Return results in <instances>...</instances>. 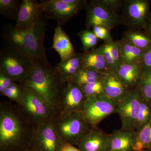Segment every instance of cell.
Segmentation results:
<instances>
[{
    "label": "cell",
    "mask_w": 151,
    "mask_h": 151,
    "mask_svg": "<svg viewBox=\"0 0 151 151\" xmlns=\"http://www.w3.org/2000/svg\"><path fill=\"white\" fill-rule=\"evenodd\" d=\"M15 105L0 103V151H28L34 127Z\"/></svg>",
    "instance_id": "cell-1"
},
{
    "label": "cell",
    "mask_w": 151,
    "mask_h": 151,
    "mask_svg": "<svg viewBox=\"0 0 151 151\" xmlns=\"http://www.w3.org/2000/svg\"><path fill=\"white\" fill-rule=\"evenodd\" d=\"M20 84L37 92L53 114L63 95L66 81L61 77L56 66H52L49 62H35L29 76Z\"/></svg>",
    "instance_id": "cell-2"
},
{
    "label": "cell",
    "mask_w": 151,
    "mask_h": 151,
    "mask_svg": "<svg viewBox=\"0 0 151 151\" xmlns=\"http://www.w3.org/2000/svg\"><path fill=\"white\" fill-rule=\"evenodd\" d=\"M47 19L45 15L35 27L28 30H19L12 24L5 25L1 29L5 46L17 49L35 62H48L44 46Z\"/></svg>",
    "instance_id": "cell-3"
},
{
    "label": "cell",
    "mask_w": 151,
    "mask_h": 151,
    "mask_svg": "<svg viewBox=\"0 0 151 151\" xmlns=\"http://www.w3.org/2000/svg\"><path fill=\"white\" fill-rule=\"evenodd\" d=\"M52 122L64 143L77 145L91 129L80 112H56Z\"/></svg>",
    "instance_id": "cell-4"
},
{
    "label": "cell",
    "mask_w": 151,
    "mask_h": 151,
    "mask_svg": "<svg viewBox=\"0 0 151 151\" xmlns=\"http://www.w3.org/2000/svg\"><path fill=\"white\" fill-rule=\"evenodd\" d=\"M35 61L17 49L5 46L0 50V71L21 84L31 73Z\"/></svg>",
    "instance_id": "cell-5"
},
{
    "label": "cell",
    "mask_w": 151,
    "mask_h": 151,
    "mask_svg": "<svg viewBox=\"0 0 151 151\" xmlns=\"http://www.w3.org/2000/svg\"><path fill=\"white\" fill-rule=\"evenodd\" d=\"M22 86L16 105L23 116L33 126L51 121L53 113L42 97L34 89Z\"/></svg>",
    "instance_id": "cell-6"
},
{
    "label": "cell",
    "mask_w": 151,
    "mask_h": 151,
    "mask_svg": "<svg viewBox=\"0 0 151 151\" xmlns=\"http://www.w3.org/2000/svg\"><path fill=\"white\" fill-rule=\"evenodd\" d=\"M44 14L47 19L64 25L86 6V0H41Z\"/></svg>",
    "instance_id": "cell-7"
},
{
    "label": "cell",
    "mask_w": 151,
    "mask_h": 151,
    "mask_svg": "<svg viewBox=\"0 0 151 151\" xmlns=\"http://www.w3.org/2000/svg\"><path fill=\"white\" fill-rule=\"evenodd\" d=\"M85 26L87 29L96 26H102L113 29L123 24L121 15L108 7L101 0H92L86 4Z\"/></svg>",
    "instance_id": "cell-8"
},
{
    "label": "cell",
    "mask_w": 151,
    "mask_h": 151,
    "mask_svg": "<svg viewBox=\"0 0 151 151\" xmlns=\"http://www.w3.org/2000/svg\"><path fill=\"white\" fill-rule=\"evenodd\" d=\"M148 0H124L121 14L123 24L129 29L143 31L151 12Z\"/></svg>",
    "instance_id": "cell-9"
},
{
    "label": "cell",
    "mask_w": 151,
    "mask_h": 151,
    "mask_svg": "<svg viewBox=\"0 0 151 151\" xmlns=\"http://www.w3.org/2000/svg\"><path fill=\"white\" fill-rule=\"evenodd\" d=\"M51 121L35 126L30 141L31 151H60L64 144Z\"/></svg>",
    "instance_id": "cell-10"
},
{
    "label": "cell",
    "mask_w": 151,
    "mask_h": 151,
    "mask_svg": "<svg viewBox=\"0 0 151 151\" xmlns=\"http://www.w3.org/2000/svg\"><path fill=\"white\" fill-rule=\"evenodd\" d=\"M118 103L106 95L88 97L81 113L93 128L111 114L117 113Z\"/></svg>",
    "instance_id": "cell-11"
},
{
    "label": "cell",
    "mask_w": 151,
    "mask_h": 151,
    "mask_svg": "<svg viewBox=\"0 0 151 151\" xmlns=\"http://www.w3.org/2000/svg\"><path fill=\"white\" fill-rule=\"evenodd\" d=\"M142 98V94L136 88L131 90L127 98L118 103L117 113L121 119L122 129L134 130Z\"/></svg>",
    "instance_id": "cell-12"
},
{
    "label": "cell",
    "mask_w": 151,
    "mask_h": 151,
    "mask_svg": "<svg viewBox=\"0 0 151 151\" xmlns=\"http://www.w3.org/2000/svg\"><path fill=\"white\" fill-rule=\"evenodd\" d=\"M87 98L81 86L68 80L60 103L53 114L56 112H82Z\"/></svg>",
    "instance_id": "cell-13"
},
{
    "label": "cell",
    "mask_w": 151,
    "mask_h": 151,
    "mask_svg": "<svg viewBox=\"0 0 151 151\" xmlns=\"http://www.w3.org/2000/svg\"><path fill=\"white\" fill-rule=\"evenodd\" d=\"M44 16L40 3L36 0H23L15 27L19 30L32 29Z\"/></svg>",
    "instance_id": "cell-14"
},
{
    "label": "cell",
    "mask_w": 151,
    "mask_h": 151,
    "mask_svg": "<svg viewBox=\"0 0 151 151\" xmlns=\"http://www.w3.org/2000/svg\"><path fill=\"white\" fill-rule=\"evenodd\" d=\"M110 136L97 127L91 128L77 147L81 151H108Z\"/></svg>",
    "instance_id": "cell-15"
},
{
    "label": "cell",
    "mask_w": 151,
    "mask_h": 151,
    "mask_svg": "<svg viewBox=\"0 0 151 151\" xmlns=\"http://www.w3.org/2000/svg\"><path fill=\"white\" fill-rule=\"evenodd\" d=\"M144 69L142 62L138 63H122L113 74L128 89L137 88Z\"/></svg>",
    "instance_id": "cell-16"
},
{
    "label": "cell",
    "mask_w": 151,
    "mask_h": 151,
    "mask_svg": "<svg viewBox=\"0 0 151 151\" xmlns=\"http://www.w3.org/2000/svg\"><path fill=\"white\" fill-rule=\"evenodd\" d=\"M137 141L136 131L116 130L110 136L108 151H135Z\"/></svg>",
    "instance_id": "cell-17"
},
{
    "label": "cell",
    "mask_w": 151,
    "mask_h": 151,
    "mask_svg": "<svg viewBox=\"0 0 151 151\" xmlns=\"http://www.w3.org/2000/svg\"><path fill=\"white\" fill-rule=\"evenodd\" d=\"M103 85L105 95L118 103L127 98L131 91L113 73L105 74L103 79Z\"/></svg>",
    "instance_id": "cell-18"
},
{
    "label": "cell",
    "mask_w": 151,
    "mask_h": 151,
    "mask_svg": "<svg viewBox=\"0 0 151 151\" xmlns=\"http://www.w3.org/2000/svg\"><path fill=\"white\" fill-rule=\"evenodd\" d=\"M52 40V48L59 54L60 61L66 60L76 54L70 39L61 25L58 24L55 28Z\"/></svg>",
    "instance_id": "cell-19"
},
{
    "label": "cell",
    "mask_w": 151,
    "mask_h": 151,
    "mask_svg": "<svg viewBox=\"0 0 151 151\" xmlns=\"http://www.w3.org/2000/svg\"><path fill=\"white\" fill-rule=\"evenodd\" d=\"M81 56L84 68H91L104 74L111 73L99 47L81 53Z\"/></svg>",
    "instance_id": "cell-20"
},
{
    "label": "cell",
    "mask_w": 151,
    "mask_h": 151,
    "mask_svg": "<svg viewBox=\"0 0 151 151\" xmlns=\"http://www.w3.org/2000/svg\"><path fill=\"white\" fill-rule=\"evenodd\" d=\"M56 67L61 77L65 81L71 80L84 68L81 53H76L69 59L60 61Z\"/></svg>",
    "instance_id": "cell-21"
},
{
    "label": "cell",
    "mask_w": 151,
    "mask_h": 151,
    "mask_svg": "<svg viewBox=\"0 0 151 151\" xmlns=\"http://www.w3.org/2000/svg\"><path fill=\"white\" fill-rule=\"evenodd\" d=\"M122 40L131 43L145 52L151 47V37L143 31L129 29L124 32Z\"/></svg>",
    "instance_id": "cell-22"
},
{
    "label": "cell",
    "mask_w": 151,
    "mask_h": 151,
    "mask_svg": "<svg viewBox=\"0 0 151 151\" xmlns=\"http://www.w3.org/2000/svg\"><path fill=\"white\" fill-rule=\"evenodd\" d=\"M118 41L121 47L122 62L131 64L142 62L144 51L122 39Z\"/></svg>",
    "instance_id": "cell-23"
},
{
    "label": "cell",
    "mask_w": 151,
    "mask_h": 151,
    "mask_svg": "<svg viewBox=\"0 0 151 151\" xmlns=\"http://www.w3.org/2000/svg\"><path fill=\"white\" fill-rule=\"evenodd\" d=\"M105 75L91 68H83L70 80L82 86L102 80Z\"/></svg>",
    "instance_id": "cell-24"
},
{
    "label": "cell",
    "mask_w": 151,
    "mask_h": 151,
    "mask_svg": "<svg viewBox=\"0 0 151 151\" xmlns=\"http://www.w3.org/2000/svg\"><path fill=\"white\" fill-rule=\"evenodd\" d=\"M21 4L18 0H0V13L5 18L16 22Z\"/></svg>",
    "instance_id": "cell-25"
},
{
    "label": "cell",
    "mask_w": 151,
    "mask_h": 151,
    "mask_svg": "<svg viewBox=\"0 0 151 151\" xmlns=\"http://www.w3.org/2000/svg\"><path fill=\"white\" fill-rule=\"evenodd\" d=\"M151 119V104L142 96L139 113L134 127V131H140Z\"/></svg>",
    "instance_id": "cell-26"
},
{
    "label": "cell",
    "mask_w": 151,
    "mask_h": 151,
    "mask_svg": "<svg viewBox=\"0 0 151 151\" xmlns=\"http://www.w3.org/2000/svg\"><path fill=\"white\" fill-rule=\"evenodd\" d=\"M137 140L135 151L144 149L151 150V119L142 129L137 132Z\"/></svg>",
    "instance_id": "cell-27"
},
{
    "label": "cell",
    "mask_w": 151,
    "mask_h": 151,
    "mask_svg": "<svg viewBox=\"0 0 151 151\" xmlns=\"http://www.w3.org/2000/svg\"><path fill=\"white\" fill-rule=\"evenodd\" d=\"M137 88L142 96L151 104V71L143 69Z\"/></svg>",
    "instance_id": "cell-28"
},
{
    "label": "cell",
    "mask_w": 151,
    "mask_h": 151,
    "mask_svg": "<svg viewBox=\"0 0 151 151\" xmlns=\"http://www.w3.org/2000/svg\"><path fill=\"white\" fill-rule=\"evenodd\" d=\"M82 45V49L84 52H88L94 49L98 42L97 37L93 32L89 29L82 30L78 34Z\"/></svg>",
    "instance_id": "cell-29"
},
{
    "label": "cell",
    "mask_w": 151,
    "mask_h": 151,
    "mask_svg": "<svg viewBox=\"0 0 151 151\" xmlns=\"http://www.w3.org/2000/svg\"><path fill=\"white\" fill-rule=\"evenodd\" d=\"M103 79L95 83L81 86L87 97L106 95L103 89Z\"/></svg>",
    "instance_id": "cell-30"
},
{
    "label": "cell",
    "mask_w": 151,
    "mask_h": 151,
    "mask_svg": "<svg viewBox=\"0 0 151 151\" xmlns=\"http://www.w3.org/2000/svg\"><path fill=\"white\" fill-rule=\"evenodd\" d=\"M23 86L21 84L15 83L11 85L2 93L1 95L7 97L11 100L17 103L21 96Z\"/></svg>",
    "instance_id": "cell-31"
},
{
    "label": "cell",
    "mask_w": 151,
    "mask_h": 151,
    "mask_svg": "<svg viewBox=\"0 0 151 151\" xmlns=\"http://www.w3.org/2000/svg\"><path fill=\"white\" fill-rule=\"evenodd\" d=\"M105 43L107 44L108 47L111 55L113 57V59L116 63L117 68L118 66L123 63L121 54V47L119 41H114L113 40L105 42Z\"/></svg>",
    "instance_id": "cell-32"
},
{
    "label": "cell",
    "mask_w": 151,
    "mask_h": 151,
    "mask_svg": "<svg viewBox=\"0 0 151 151\" xmlns=\"http://www.w3.org/2000/svg\"><path fill=\"white\" fill-rule=\"evenodd\" d=\"M93 32L99 39L104 40L105 42L113 40L111 34V30L102 26H96L92 28Z\"/></svg>",
    "instance_id": "cell-33"
},
{
    "label": "cell",
    "mask_w": 151,
    "mask_h": 151,
    "mask_svg": "<svg viewBox=\"0 0 151 151\" xmlns=\"http://www.w3.org/2000/svg\"><path fill=\"white\" fill-rule=\"evenodd\" d=\"M99 48L103 53V56L108 64L110 71L111 73H114L116 69V63L113 59V57L111 55V52L108 49L107 44L105 43L103 45L100 46Z\"/></svg>",
    "instance_id": "cell-34"
},
{
    "label": "cell",
    "mask_w": 151,
    "mask_h": 151,
    "mask_svg": "<svg viewBox=\"0 0 151 151\" xmlns=\"http://www.w3.org/2000/svg\"><path fill=\"white\" fill-rule=\"evenodd\" d=\"M16 82L8 76L0 71V93L2 94L6 89Z\"/></svg>",
    "instance_id": "cell-35"
},
{
    "label": "cell",
    "mask_w": 151,
    "mask_h": 151,
    "mask_svg": "<svg viewBox=\"0 0 151 151\" xmlns=\"http://www.w3.org/2000/svg\"><path fill=\"white\" fill-rule=\"evenodd\" d=\"M142 63L144 69L151 71V47L145 52L143 57Z\"/></svg>",
    "instance_id": "cell-36"
},
{
    "label": "cell",
    "mask_w": 151,
    "mask_h": 151,
    "mask_svg": "<svg viewBox=\"0 0 151 151\" xmlns=\"http://www.w3.org/2000/svg\"><path fill=\"white\" fill-rule=\"evenodd\" d=\"M60 151H81L71 144L64 143Z\"/></svg>",
    "instance_id": "cell-37"
},
{
    "label": "cell",
    "mask_w": 151,
    "mask_h": 151,
    "mask_svg": "<svg viewBox=\"0 0 151 151\" xmlns=\"http://www.w3.org/2000/svg\"><path fill=\"white\" fill-rule=\"evenodd\" d=\"M143 31L147 35L151 37V16L145 28Z\"/></svg>",
    "instance_id": "cell-38"
},
{
    "label": "cell",
    "mask_w": 151,
    "mask_h": 151,
    "mask_svg": "<svg viewBox=\"0 0 151 151\" xmlns=\"http://www.w3.org/2000/svg\"><path fill=\"white\" fill-rule=\"evenodd\" d=\"M134 151H151V150H147V149H144V150H140Z\"/></svg>",
    "instance_id": "cell-39"
},
{
    "label": "cell",
    "mask_w": 151,
    "mask_h": 151,
    "mask_svg": "<svg viewBox=\"0 0 151 151\" xmlns=\"http://www.w3.org/2000/svg\"><path fill=\"white\" fill-rule=\"evenodd\" d=\"M31 151L30 150H29V151Z\"/></svg>",
    "instance_id": "cell-40"
}]
</instances>
